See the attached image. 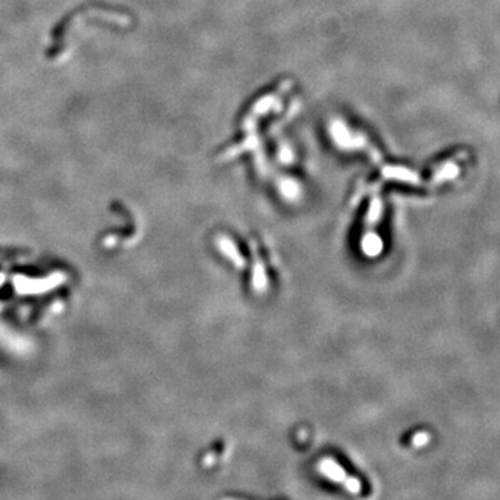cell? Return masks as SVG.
Returning <instances> with one entry per match:
<instances>
[{"instance_id":"obj_1","label":"cell","mask_w":500,"mask_h":500,"mask_svg":"<svg viewBox=\"0 0 500 500\" xmlns=\"http://www.w3.org/2000/svg\"><path fill=\"white\" fill-rule=\"evenodd\" d=\"M318 471L322 475H325L328 480H331L336 484H341V485H343L349 477L346 474V471L342 468V466L331 457H325L318 463Z\"/></svg>"},{"instance_id":"obj_2","label":"cell","mask_w":500,"mask_h":500,"mask_svg":"<svg viewBox=\"0 0 500 500\" xmlns=\"http://www.w3.org/2000/svg\"><path fill=\"white\" fill-rule=\"evenodd\" d=\"M217 248L225 254V257L239 270H244L246 265L245 258L242 257L241 251L237 248V245L227 237H218L217 238Z\"/></svg>"},{"instance_id":"obj_3","label":"cell","mask_w":500,"mask_h":500,"mask_svg":"<svg viewBox=\"0 0 500 500\" xmlns=\"http://www.w3.org/2000/svg\"><path fill=\"white\" fill-rule=\"evenodd\" d=\"M251 287L254 289V292L257 294H263L267 287H268V279H267V274H265V268L263 265L261 261H254L253 265V272H251Z\"/></svg>"},{"instance_id":"obj_4","label":"cell","mask_w":500,"mask_h":500,"mask_svg":"<svg viewBox=\"0 0 500 500\" xmlns=\"http://www.w3.org/2000/svg\"><path fill=\"white\" fill-rule=\"evenodd\" d=\"M383 249V244L382 239L376 235V234H367L364 235V238L362 239V250L366 256L369 257H376Z\"/></svg>"},{"instance_id":"obj_5","label":"cell","mask_w":500,"mask_h":500,"mask_svg":"<svg viewBox=\"0 0 500 500\" xmlns=\"http://www.w3.org/2000/svg\"><path fill=\"white\" fill-rule=\"evenodd\" d=\"M343 487L346 488L348 492H350L353 495L360 494V491H362V482L356 477H348V480L345 481Z\"/></svg>"}]
</instances>
